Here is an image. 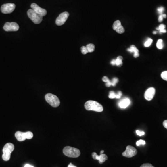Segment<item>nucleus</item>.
<instances>
[{
    "mask_svg": "<svg viewBox=\"0 0 167 167\" xmlns=\"http://www.w3.org/2000/svg\"><path fill=\"white\" fill-rule=\"evenodd\" d=\"M85 109L88 111H93L97 112H102L103 111V106L97 101L89 100L85 104Z\"/></svg>",
    "mask_w": 167,
    "mask_h": 167,
    "instance_id": "nucleus-1",
    "label": "nucleus"
},
{
    "mask_svg": "<svg viewBox=\"0 0 167 167\" xmlns=\"http://www.w3.org/2000/svg\"><path fill=\"white\" fill-rule=\"evenodd\" d=\"M15 149V146L13 143H9L5 144L3 148V155L2 156L3 160L5 161H7L9 160L11 157V153Z\"/></svg>",
    "mask_w": 167,
    "mask_h": 167,
    "instance_id": "nucleus-2",
    "label": "nucleus"
},
{
    "mask_svg": "<svg viewBox=\"0 0 167 167\" xmlns=\"http://www.w3.org/2000/svg\"><path fill=\"white\" fill-rule=\"evenodd\" d=\"M63 152L65 155L70 158H78L80 155V151L79 149L70 146L65 147L63 150Z\"/></svg>",
    "mask_w": 167,
    "mask_h": 167,
    "instance_id": "nucleus-3",
    "label": "nucleus"
},
{
    "mask_svg": "<svg viewBox=\"0 0 167 167\" xmlns=\"http://www.w3.org/2000/svg\"><path fill=\"white\" fill-rule=\"evenodd\" d=\"M45 99L53 107H57L60 105V100L58 97L51 93L46 94L45 95Z\"/></svg>",
    "mask_w": 167,
    "mask_h": 167,
    "instance_id": "nucleus-4",
    "label": "nucleus"
},
{
    "mask_svg": "<svg viewBox=\"0 0 167 167\" xmlns=\"http://www.w3.org/2000/svg\"><path fill=\"white\" fill-rule=\"evenodd\" d=\"M28 16L31 20L34 23L38 24L41 23L43 19V17L41 15H39L32 9L28 10L27 12Z\"/></svg>",
    "mask_w": 167,
    "mask_h": 167,
    "instance_id": "nucleus-5",
    "label": "nucleus"
},
{
    "mask_svg": "<svg viewBox=\"0 0 167 167\" xmlns=\"http://www.w3.org/2000/svg\"><path fill=\"white\" fill-rule=\"evenodd\" d=\"M15 8H16V5L15 4L6 3L1 6V10L3 14H8L13 12Z\"/></svg>",
    "mask_w": 167,
    "mask_h": 167,
    "instance_id": "nucleus-6",
    "label": "nucleus"
},
{
    "mask_svg": "<svg viewBox=\"0 0 167 167\" xmlns=\"http://www.w3.org/2000/svg\"><path fill=\"white\" fill-rule=\"evenodd\" d=\"M69 16V14L68 12H64L60 14L56 20L55 23L57 25H63L68 20Z\"/></svg>",
    "mask_w": 167,
    "mask_h": 167,
    "instance_id": "nucleus-7",
    "label": "nucleus"
},
{
    "mask_svg": "<svg viewBox=\"0 0 167 167\" xmlns=\"http://www.w3.org/2000/svg\"><path fill=\"white\" fill-rule=\"evenodd\" d=\"M137 153V150L134 147L129 145L126 147V150L122 153V155L126 158H130L135 156Z\"/></svg>",
    "mask_w": 167,
    "mask_h": 167,
    "instance_id": "nucleus-8",
    "label": "nucleus"
},
{
    "mask_svg": "<svg viewBox=\"0 0 167 167\" xmlns=\"http://www.w3.org/2000/svg\"><path fill=\"white\" fill-rule=\"evenodd\" d=\"M3 29L7 32L17 31L19 29V26L14 22H7L4 25Z\"/></svg>",
    "mask_w": 167,
    "mask_h": 167,
    "instance_id": "nucleus-9",
    "label": "nucleus"
},
{
    "mask_svg": "<svg viewBox=\"0 0 167 167\" xmlns=\"http://www.w3.org/2000/svg\"><path fill=\"white\" fill-rule=\"evenodd\" d=\"M31 7L34 11H35L36 13L38 14L39 15H41L43 16H46L47 13V12L46 11V9H42L41 7H40L38 5H37L36 3H33L31 5Z\"/></svg>",
    "mask_w": 167,
    "mask_h": 167,
    "instance_id": "nucleus-10",
    "label": "nucleus"
},
{
    "mask_svg": "<svg viewBox=\"0 0 167 167\" xmlns=\"http://www.w3.org/2000/svg\"><path fill=\"white\" fill-rule=\"evenodd\" d=\"M113 30L117 32L118 34H123L125 31L124 28L122 25L121 23L119 20H117L114 22L113 24Z\"/></svg>",
    "mask_w": 167,
    "mask_h": 167,
    "instance_id": "nucleus-11",
    "label": "nucleus"
},
{
    "mask_svg": "<svg viewBox=\"0 0 167 167\" xmlns=\"http://www.w3.org/2000/svg\"><path fill=\"white\" fill-rule=\"evenodd\" d=\"M155 93L156 90L155 88H153V87H150V88H148L144 94L145 99L148 101L151 100L154 97Z\"/></svg>",
    "mask_w": 167,
    "mask_h": 167,
    "instance_id": "nucleus-12",
    "label": "nucleus"
},
{
    "mask_svg": "<svg viewBox=\"0 0 167 167\" xmlns=\"http://www.w3.org/2000/svg\"><path fill=\"white\" fill-rule=\"evenodd\" d=\"M92 156L93 158L95 160H99V163L100 164H102L103 162H105L108 159L107 155L105 154H103L102 153H100V155H97L96 153L93 152L92 153Z\"/></svg>",
    "mask_w": 167,
    "mask_h": 167,
    "instance_id": "nucleus-13",
    "label": "nucleus"
},
{
    "mask_svg": "<svg viewBox=\"0 0 167 167\" xmlns=\"http://www.w3.org/2000/svg\"><path fill=\"white\" fill-rule=\"evenodd\" d=\"M15 137L17 140L20 142L24 141L26 139L25 132L22 131H17L15 133Z\"/></svg>",
    "mask_w": 167,
    "mask_h": 167,
    "instance_id": "nucleus-14",
    "label": "nucleus"
},
{
    "mask_svg": "<svg viewBox=\"0 0 167 167\" xmlns=\"http://www.w3.org/2000/svg\"><path fill=\"white\" fill-rule=\"evenodd\" d=\"M130 101L128 98L124 99L119 102L118 105L121 108H126L130 105Z\"/></svg>",
    "mask_w": 167,
    "mask_h": 167,
    "instance_id": "nucleus-15",
    "label": "nucleus"
},
{
    "mask_svg": "<svg viewBox=\"0 0 167 167\" xmlns=\"http://www.w3.org/2000/svg\"><path fill=\"white\" fill-rule=\"evenodd\" d=\"M127 51L128 52H130V53H134V58H137L139 56V50L136 46L134 45H131L130 48L127 49Z\"/></svg>",
    "mask_w": 167,
    "mask_h": 167,
    "instance_id": "nucleus-16",
    "label": "nucleus"
},
{
    "mask_svg": "<svg viewBox=\"0 0 167 167\" xmlns=\"http://www.w3.org/2000/svg\"><path fill=\"white\" fill-rule=\"evenodd\" d=\"M123 59V57L121 56L118 57V58L115 59L116 65L118 66H121L122 65H123V62H122Z\"/></svg>",
    "mask_w": 167,
    "mask_h": 167,
    "instance_id": "nucleus-17",
    "label": "nucleus"
},
{
    "mask_svg": "<svg viewBox=\"0 0 167 167\" xmlns=\"http://www.w3.org/2000/svg\"><path fill=\"white\" fill-rule=\"evenodd\" d=\"M86 47L88 50L89 53H92V52H94V50H95V46L93 44H87L86 46Z\"/></svg>",
    "mask_w": 167,
    "mask_h": 167,
    "instance_id": "nucleus-18",
    "label": "nucleus"
},
{
    "mask_svg": "<svg viewBox=\"0 0 167 167\" xmlns=\"http://www.w3.org/2000/svg\"><path fill=\"white\" fill-rule=\"evenodd\" d=\"M165 27H166V26L164 25V24H161L160 25H159L158 28H156V29L158 30L160 33H162V32L165 33V32H167V31L165 29Z\"/></svg>",
    "mask_w": 167,
    "mask_h": 167,
    "instance_id": "nucleus-19",
    "label": "nucleus"
},
{
    "mask_svg": "<svg viewBox=\"0 0 167 167\" xmlns=\"http://www.w3.org/2000/svg\"><path fill=\"white\" fill-rule=\"evenodd\" d=\"M102 80L103 82L106 83V86L107 87H110L112 85V83L111 81L107 77H103L102 78Z\"/></svg>",
    "mask_w": 167,
    "mask_h": 167,
    "instance_id": "nucleus-20",
    "label": "nucleus"
},
{
    "mask_svg": "<svg viewBox=\"0 0 167 167\" xmlns=\"http://www.w3.org/2000/svg\"><path fill=\"white\" fill-rule=\"evenodd\" d=\"M156 47L159 49H162L163 48V44H162V39H159L158 40L157 43H156Z\"/></svg>",
    "mask_w": 167,
    "mask_h": 167,
    "instance_id": "nucleus-21",
    "label": "nucleus"
},
{
    "mask_svg": "<svg viewBox=\"0 0 167 167\" xmlns=\"http://www.w3.org/2000/svg\"><path fill=\"white\" fill-rule=\"evenodd\" d=\"M152 42V39L150 38L148 39V40H147V41L144 43V46L145 47H149V46L151 45Z\"/></svg>",
    "mask_w": 167,
    "mask_h": 167,
    "instance_id": "nucleus-22",
    "label": "nucleus"
},
{
    "mask_svg": "<svg viewBox=\"0 0 167 167\" xmlns=\"http://www.w3.org/2000/svg\"><path fill=\"white\" fill-rule=\"evenodd\" d=\"M26 139H30L33 137V133L31 131H27L26 132Z\"/></svg>",
    "mask_w": 167,
    "mask_h": 167,
    "instance_id": "nucleus-23",
    "label": "nucleus"
},
{
    "mask_svg": "<svg viewBox=\"0 0 167 167\" xmlns=\"http://www.w3.org/2000/svg\"><path fill=\"white\" fill-rule=\"evenodd\" d=\"M81 51L82 54H86L87 53H89L87 47H85V46H83V47H81Z\"/></svg>",
    "mask_w": 167,
    "mask_h": 167,
    "instance_id": "nucleus-24",
    "label": "nucleus"
},
{
    "mask_svg": "<svg viewBox=\"0 0 167 167\" xmlns=\"http://www.w3.org/2000/svg\"><path fill=\"white\" fill-rule=\"evenodd\" d=\"M116 97H117V94H116L114 91H111L110 92L109 95V97L110 99H114V98H116Z\"/></svg>",
    "mask_w": 167,
    "mask_h": 167,
    "instance_id": "nucleus-25",
    "label": "nucleus"
},
{
    "mask_svg": "<svg viewBox=\"0 0 167 167\" xmlns=\"http://www.w3.org/2000/svg\"><path fill=\"white\" fill-rule=\"evenodd\" d=\"M145 141H144L143 140H140L137 141L136 143V145L137 146H139L140 145H145Z\"/></svg>",
    "mask_w": 167,
    "mask_h": 167,
    "instance_id": "nucleus-26",
    "label": "nucleus"
},
{
    "mask_svg": "<svg viewBox=\"0 0 167 167\" xmlns=\"http://www.w3.org/2000/svg\"><path fill=\"white\" fill-rule=\"evenodd\" d=\"M161 77L164 80L167 81V71H164L162 73Z\"/></svg>",
    "mask_w": 167,
    "mask_h": 167,
    "instance_id": "nucleus-27",
    "label": "nucleus"
},
{
    "mask_svg": "<svg viewBox=\"0 0 167 167\" xmlns=\"http://www.w3.org/2000/svg\"><path fill=\"white\" fill-rule=\"evenodd\" d=\"M111 83H112V86H115L116 85L118 82V79L117 78H114L113 79H112V80L111 81Z\"/></svg>",
    "mask_w": 167,
    "mask_h": 167,
    "instance_id": "nucleus-28",
    "label": "nucleus"
},
{
    "mask_svg": "<svg viewBox=\"0 0 167 167\" xmlns=\"http://www.w3.org/2000/svg\"><path fill=\"white\" fill-rule=\"evenodd\" d=\"M164 7H158L157 10H158V13L159 14L162 15V12H164Z\"/></svg>",
    "mask_w": 167,
    "mask_h": 167,
    "instance_id": "nucleus-29",
    "label": "nucleus"
},
{
    "mask_svg": "<svg viewBox=\"0 0 167 167\" xmlns=\"http://www.w3.org/2000/svg\"><path fill=\"white\" fill-rule=\"evenodd\" d=\"M140 167H154V166H153L151 164H148V163H147V164H143L141 165Z\"/></svg>",
    "mask_w": 167,
    "mask_h": 167,
    "instance_id": "nucleus-30",
    "label": "nucleus"
},
{
    "mask_svg": "<svg viewBox=\"0 0 167 167\" xmlns=\"http://www.w3.org/2000/svg\"><path fill=\"white\" fill-rule=\"evenodd\" d=\"M136 133H137V134L139 136H143L145 134V133L143 131H140L139 130H138L136 131Z\"/></svg>",
    "mask_w": 167,
    "mask_h": 167,
    "instance_id": "nucleus-31",
    "label": "nucleus"
},
{
    "mask_svg": "<svg viewBox=\"0 0 167 167\" xmlns=\"http://www.w3.org/2000/svg\"><path fill=\"white\" fill-rule=\"evenodd\" d=\"M122 95V93L121 91H118V93L117 94V97H116V99H120Z\"/></svg>",
    "mask_w": 167,
    "mask_h": 167,
    "instance_id": "nucleus-32",
    "label": "nucleus"
},
{
    "mask_svg": "<svg viewBox=\"0 0 167 167\" xmlns=\"http://www.w3.org/2000/svg\"><path fill=\"white\" fill-rule=\"evenodd\" d=\"M163 19H164V17L162 16V15H160L159 16L158 18V21L159 22H162L163 20Z\"/></svg>",
    "mask_w": 167,
    "mask_h": 167,
    "instance_id": "nucleus-33",
    "label": "nucleus"
},
{
    "mask_svg": "<svg viewBox=\"0 0 167 167\" xmlns=\"http://www.w3.org/2000/svg\"><path fill=\"white\" fill-rule=\"evenodd\" d=\"M163 125L164 128L167 129V120H165L163 122Z\"/></svg>",
    "mask_w": 167,
    "mask_h": 167,
    "instance_id": "nucleus-34",
    "label": "nucleus"
},
{
    "mask_svg": "<svg viewBox=\"0 0 167 167\" xmlns=\"http://www.w3.org/2000/svg\"><path fill=\"white\" fill-rule=\"evenodd\" d=\"M111 64H112V65H113V66H115V65H116L115 59H112V62H111Z\"/></svg>",
    "mask_w": 167,
    "mask_h": 167,
    "instance_id": "nucleus-35",
    "label": "nucleus"
},
{
    "mask_svg": "<svg viewBox=\"0 0 167 167\" xmlns=\"http://www.w3.org/2000/svg\"><path fill=\"white\" fill-rule=\"evenodd\" d=\"M68 167H76V166H75L74 165H73L72 164H71L70 163L69 165L68 166Z\"/></svg>",
    "mask_w": 167,
    "mask_h": 167,
    "instance_id": "nucleus-36",
    "label": "nucleus"
},
{
    "mask_svg": "<svg viewBox=\"0 0 167 167\" xmlns=\"http://www.w3.org/2000/svg\"><path fill=\"white\" fill-rule=\"evenodd\" d=\"M24 167H34V166H32V165H31L28 164H26L25 165Z\"/></svg>",
    "mask_w": 167,
    "mask_h": 167,
    "instance_id": "nucleus-37",
    "label": "nucleus"
},
{
    "mask_svg": "<svg viewBox=\"0 0 167 167\" xmlns=\"http://www.w3.org/2000/svg\"><path fill=\"white\" fill-rule=\"evenodd\" d=\"M162 15L164 18H166L167 17V15L166 14H162Z\"/></svg>",
    "mask_w": 167,
    "mask_h": 167,
    "instance_id": "nucleus-38",
    "label": "nucleus"
},
{
    "mask_svg": "<svg viewBox=\"0 0 167 167\" xmlns=\"http://www.w3.org/2000/svg\"><path fill=\"white\" fill-rule=\"evenodd\" d=\"M153 34H157V32L154 31L153 32Z\"/></svg>",
    "mask_w": 167,
    "mask_h": 167,
    "instance_id": "nucleus-39",
    "label": "nucleus"
},
{
    "mask_svg": "<svg viewBox=\"0 0 167 167\" xmlns=\"http://www.w3.org/2000/svg\"><path fill=\"white\" fill-rule=\"evenodd\" d=\"M104 152V150H102V151H101V152H100V153H103Z\"/></svg>",
    "mask_w": 167,
    "mask_h": 167,
    "instance_id": "nucleus-40",
    "label": "nucleus"
}]
</instances>
